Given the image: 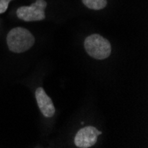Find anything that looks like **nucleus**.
I'll return each mask as SVG.
<instances>
[{"label": "nucleus", "instance_id": "obj_7", "mask_svg": "<svg viewBox=\"0 0 148 148\" xmlns=\"http://www.w3.org/2000/svg\"><path fill=\"white\" fill-rule=\"evenodd\" d=\"M12 0H0V14L6 12L8 5H9V3Z\"/></svg>", "mask_w": 148, "mask_h": 148}, {"label": "nucleus", "instance_id": "obj_1", "mask_svg": "<svg viewBox=\"0 0 148 148\" xmlns=\"http://www.w3.org/2000/svg\"><path fill=\"white\" fill-rule=\"evenodd\" d=\"M6 42L10 51L15 53H21L29 50L34 45L35 37L29 30L17 27L9 31Z\"/></svg>", "mask_w": 148, "mask_h": 148}, {"label": "nucleus", "instance_id": "obj_4", "mask_svg": "<svg viewBox=\"0 0 148 148\" xmlns=\"http://www.w3.org/2000/svg\"><path fill=\"white\" fill-rule=\"evenodd\" d=\"M102 132L93 126L84 127L76 133L75 138V145L79 148H88L95 145L98 140V136Z\"/></svg>", "mask_w": 148, "mask_h": 148}, {"label": "nucleus", "instance_id": "obj_5", "mask_svg": "<svg viewBox=\"0 0 148 148\" xmlns=\"http://www.w3.org/2000/svg\"><path fill=\"white\" fill-rule=\"evenodd\" d=\"M36 99L38 107L44 116L51 118L55 114V107L51 98L47 95L44 88L39 87L36 90Z\"/></svg>", "mask_w": 148, "mask_h": 148}, {"label": "nucleus", "instance_id": "obj_6", "mask_svg": "<svg viewBox=\"0 0 148 148\" xmlns=\"http://www.w3.org/2000/svg\"><path fill=\"white\" fill-rule=\"evenodd\" d=\"M83 4L92 10H101L107 5V0H82Z\"/></svg>", "mask_w": 148, "mask_h": 148}, {"label": "nucleus", "instance_id": "obj_2", "mask_svg": "<svg viewBox=\"0 0 148 148\" xmlns=\"http://www.w3.org/2000/svg\"><path fill=\"white\" fill-rule=\"evenodd\" d=\"M84 48L88 54L96 60H105L111 54V45L99 34H91L84 40Z\"/></svg>", "mask_w": 148, "mask_h": 148}, {"label": "nucleus", "instance_id": "obj_3", "mask_svg": "<svg viewBox=\"0 0 148 148\" xmlns=\"http://www.w3.org/2000/svg\"><path fill=\"white\" fill-rule=\"evenodd\" d=\"M47 3L45 0H36L29 6H21L17 9V17L25 21H38L45 19V9Z\"/></svg>", "mask_w": 148, "mask_h": 148}]
</instances>
